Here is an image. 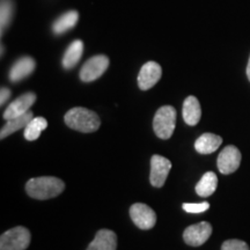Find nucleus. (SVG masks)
<instances>
[{"mask_svg": "<svg viewBox=\"0 0 250 250\" xmlns=\"http://www.w3.org/2000/svg\"><path fill=\"white\" fill-rule=\"evenodd\" d=\"M65 183L54 176H42L30 179L26 184V191L31 198L45 201L55 198L64 191Z\"/></svg>", "mask_w": 250, "mask_h": 250, "instance_id": "obj_1", "label": "nucleus"}, {"mask_svg": "<svg viewBox=\"0 0 250 250\" xmlns=\"http://www.w3.org/2000/svg\"><path fill=\"white\" fill-rule=\"evenodd\" d=\"M65 123L71 129L83 133H92L98 131L101 121L98 114L86 108H72L65 114Z\"/></svg>", "mask_w": 250, "mask_h": 250, "instance_id": "obj_2", "label": "nucleus"}, {"mask_svg": "<svg viewBox=\"0 0 250 250\" xmlns=\"http://www.w3.org/2000/svg\"><path fill=\"white\" fill-rule=\"evenodd\" d=\"M176 126V110L171 105H164L156 111L153 120V129L159 138L169 139Z\"/></svg>", "mask_w": 250, "mask_h": 250, "instance_id": "obj_3", "label": "nucleus"}, {"mask_svg": "<svg viewBox=\"0 0 250 250\" xmlns=\"http://www.w3.org/2000/svg\"><path fill=\"white\" fill-rule=\"evenodd\" d=\"M30 232L22 226L12 228L0 237V250H26L30 245Z\"/></svg>", "mask_w": 250, "mask_h": 250, "instance_id": "obj_4", "label": "nucleus"}, {"mask_svg": "<svg viewBox=\"0 0 250 250\" xmlns=\"http://www.w3.org/2000/svg\"><path fill=\"white\" fill-rule=\"evenodd\" d=\"M109 66V58L104 55H98L89 58L80 70V79L83 83H92L99 79L107 71Z\"/></svg>", "mask_w": 250, "mask_h": 250, "instance_id": "obj_5", "label": "nucleus"}, {"mask_svg": "<svg viewBox=\"0 0 250 250\" xmlns=\"http://www.w3.org/2000/svg\"><path fill=\"white\" fill-rule=\"evenodd\" d=\"M241 152L235 146H226L218 156V169L221 174L228 175L239 169L241 165Z\"/></svg>", "mask_w": 250, "mask_h": 250, "instance_id": "obj_6", "label": "nucleus"}, {"mask_svg": "<svg viewBox=\"0 0 250 250\" xmlns=\"http://www.w3.org/2000/svg\"><path fill=\"white\" fill-rule=\"evenodd\" d=\"M130 217L140 229H151L156 223V214L149 206L137 203L130 208Z\"/></svg>", "mask_w": 250, "mask_h": 250, "instance_id": "obj_7", "label": "nucleus"}, {"mask_svg": "<svg viewBox=\"0 0 250 250\" xmlns=\"http://www.w3.org/2000/svg\"><path fill=\"white\" fill-rule=\"evenodd\" d=\"M212 234L211 224L203 221V223L192 225L184 230L183 240L187 245L192 247H199L210 239Z\"/></svg>", "mask_w": 250, "mask_h": 250, "instance_id": "obj_8", "label": "nucleus"}, {"mask_svg": "<svg viewBox=\"0 0 250 250\" xmlns=\"http://www.w3.org/2000/svg\"><path fill=\"white\" fill-rule=\"evenodd\" d=\"M171 169V162L161 155H153L151 159V175L149 181L155 188H161L167 180Z\"/></svg>", "mask_w": 250, "mask_h": 250, "instance_id": "obj_9", "label": "nucleus"}, {"mask_svg": "<svg viewBox=\"0 0 250 250\" xmlns=\"http://www.w3.org/2000/svg\"><path fill=\"white\" fill-rule=\"evenodd\" d=\"M36 101V95L35 93H24L22 95L19 96L18 99H15L4 111V118L6 121L13 120L15 117L22 116L30 110V107L34 104Z\"/></svg>", "mask_w": 250, "mask_h": 250, "instance_id": "obj_10", "label": "nucleus"}, {"mask_svg": "<svg viewBox=\"0 0 250 250\" xmlns=\"http://www.w3.org/2000/svg\"><path fill=\"white\" fill-rule=\"evenodd\" d=\"M162 76V68L158 62H147L143 65L138 74V86L142 90H148L156 85Z\"/></svg>", "mask_w": 250, "mask_h": 250, "instance_id": "obj_11", "label": "nucleus"}, {"mask_svg": "<svg viewBox=\"0 0 250 250\" xmlns=\"http://www.w3.org/2000/svg\"><path fill=\"white\" fill-rule=\"evenodd\" d=\"M36 62L31 57H21L14 62L13 66L9 71V80L12 83H19V81L26 79L35 70Z\"/></svg>", "mask_w": 250, "mask_h": 250, "instance_id": "obj_12", "label": "nucleus"}, {"mask_svg": "<svg viewBox=\"0 0 250 250\" xmlns=\"http://www.w3.org/2000/svg\"><path fill=\"white\" fill-rule=\"evenodd\" d=\"M117 236L110 229H101L96 233L95 239L89 243L87 250H116Z\"/></svg>", "mask_w": 250, "mask_h": 250, "instance_id": "obj_13", "label": "nucleus"}, {"mask_svg": "<svg viewBox=\"0 0 250 250\" xmlns=\"http://www.w3.org/2000/svg\"><path fill=\"white\" fill-rule=\"evenodd\" d=\"M183 120L188 125H196L199 123L202 117V108L201 103H199L198 100L195 96L190 95L184 100L183 103Z\"/></svg>", "mask_w": 250, "mask_h": 250, "instance_id": "obj_14", "label": "nucleus"}, {"mask_svg": "<svg viewBox=\"0 0 250 250\" xmlns=\"http://www.w3.org/2000/svg\"><path fill=\"white\" fill-rule=\"evenodd\" d=\"M223 143V138L214 133H204L196 140L195 148L201 154H210L219 148V146Z\"/></svg>", "mask_w": 250, "mask_h": 250, "instance_id": "obj_15", "label": "nucleus"}, {"mask_svg": "<svg viewBox=\"0 0 250 250\" xmlns=\"http://www.w3.org/2000/svg\"><path fill=\"white\" fill-rule=\"evenodd\" d=\"M83 41L76 40L68 45V48L65 51L64 57H62V67L66 68V70H70V68H73L79 62L81 59V56H83Z\"/></svg>", "mask_w": 250, "mask_h": 250, "instance_id": "obj_16", "label": "nucleus"}, {"mask_svg": "<svg viewBox=\"0 0 250 250\" xmlns=\"http://www.w3.org/2000/svg\"><path fill=\"white\" fill-rule=\"evenodd\" d=\"M33 118H34L33 111L29 110L24 115H22V116L15 117V118H13V120L7 121V123L2 126L1 132H0V138L5 139L6 137L11 136L12 133L17 132V131L21 130V129H24V127L28 125V123L33 120Z\"/></svg>", "mask_w": 250, "mask_h": 250, "instance_id": "obj_17", "label": "nucleus"}, {"mask_svg": "<svg viewBox=\"0 0 250 250\" xmlns=\"http://www.w3.org/2000/svg\"><path fill=\"white\" fill-rule=\"evenodd\" d=\"M79 20V13L77 11H68L61 15L52 24V30L55 34H64L76 26Z\"/></svg>", "mask_w": 250, "mask_h": 250, "instance_id": "obj_18", "label": "nucleus"}, {"mask_svg": "<svg viewBox=\"0 0 250 250\" xmlns=\"http://www.w3.org/2000/svg\"><path fill=\"white\" fill-rule=\"evenodd\" d=\"M218 187V177L213 171H208L203 175L196 186V192L201 197H208L213 195Z\"/></svg>", "mask_w": 250, "mask_h": 250, "instance_id": "obj_19", "label": "nucleus"}, {"mask_svg": "<svg viewBox=\"0 0 250 250\" xmlns=\"http://www.w3.org/2000/svg\"><path fill=\"white\" fill-rule=\"evenodd\" d=\"M48 126V122L43 117H34L26 127H24V138L28 142H34L39 139L42 131H44Z\"/></svg>", "mask_w": 250, "mask_h": 250, "instance_id": "obj_20", "label": "nucleus"}, {"mask_svg": "<svg viewBox=\"0 0 250 250\" xmlns=\"http://www.w3.org/2000/svg\"><path fill=\"white\" fill-rule=\"evenodd\" d=\"M13 9H14V6L12 4L11 0H2L1 1V11H0V13H1V34L4 33L5 28L8 26V23L11 22L12 20V17H13Z\"/></svg>", "mask_w": 250, "mask_h": 250, "instance_id": "obj_21", "label": "nucleus"}, {"mask_svg": "<svg viewBox=\"0 0 250 250\" xmlns=\"http://www.w3.org/2000/svg\"><path fill=\"white\" fill-rule=\"evenodd\" d=\"M183 210L188 213H203L210 208V204L208 202L203 203H184L182 205Z\"/></svg>", "mask_w": 250, "mask_h": 250, "instance_id": "obj_22", "label": "nucleus"}, {"mask_svg": "<svg viewBox=\"0 0 250 250\" xmlns=\"http://www.w3.org/2000/svg\"><path fill=\"white\" fill-rule=\"evenodd\" d=\"M221 250H249V247L241 240H227L221 246Z\"/></svg>", "mask_w": 250, "mask_h": 250, "instance_id": "obj_23", "label": "nucleus"}, {"mask_svg": "<svg viewBox=\"0 0 250 250\" xmlns=\"http://www.w3.org/2000/svg\"><path fill=\"white\" fill-rule=\"evenodd\" d=\"M9 96H11V90L6 88V87H2L1 93H0V104H4V103L8 100Z\"/></svg>", "mask_w": 250, "mask_h": 250, "instance_id": "obj_24", "label": "nucleus"}, {"mask_svg": "<svg viewBox=\"0 0 250 250\" xmlns=\"http://www.w3.org/2000/svg\"><path fill=\"white\" fill-rule=\"evenodd\" d=\"M247 77H248V79L250 81V57H249V61H248V65H247Z\"/></svg>", "mask_w": 250, "mask_h": 250, "instance_id": "obj_25", "label": "nucleus"}]
</instances>
